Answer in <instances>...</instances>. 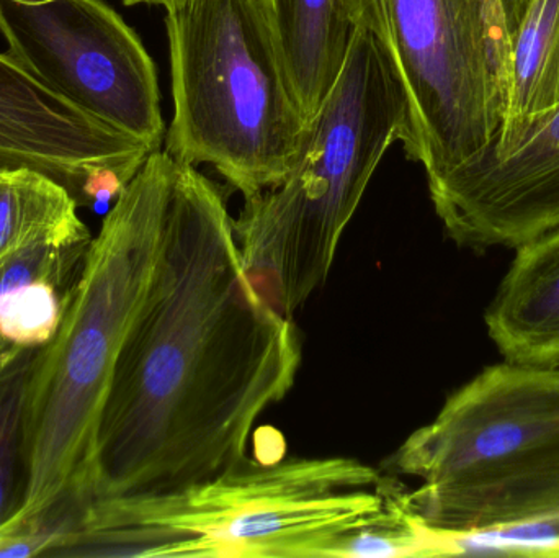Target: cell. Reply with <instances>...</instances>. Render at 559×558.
Listing matches in <instances>:
<instances>
[{
    "label": "cell",
    "instance_id": "6da1fadb",
    "mask_svg": "<svg viewBox=\"0 0 559 558\" xmlns=\"http://www.w3.org/2000/svg\"><path fill=\"white\" fill-rule=\"evenodd\" d=\"M301 359L295 321L246 274L225 193L176 159L163 251L98 419L95 500L179 494L238 467Z\"/></svg>",
    "mask_w": 559,
    "mask_h": 558
},
{
    "label": "cell",
    "instance_id": "7a4b0ae2",
    "mask_svg": "<svg viewBox=\"0 0 559 558\" xmlns=\"http://www.w3.org/2000/svg\"><path fill=\"white\" fill-rule=\"evenodd\" d=\"M383 474L450 556L559 558V372L501 363L449 395Z\"/></svg>",
    "mask_w": 559,
    "mask_h": 558
},
{
    "label": "cell",
    "instance_id": "3957f363",
    "mask_svg": "<svg viewBox=\"0 0 559 558\" xmlns=\"http://www.w3.org/2000/svg\"><path fill=\"white\" fill-rule=\"evenodd\" d=\"M403 488L352 458H246L179 494L92 501L59 557L337 558Z\"/></svg>",
    "mask_w": 559,
    "mask_h": 558
},
{
    "label": "cell",
    "instance_id": "277c9868",
    "mask_svg": "<svg viewBox=\"0 0 559 558\" xmlns=\"http://www.w3.org/2000/svg\"><path fill=\"white\" fill-rule=\"evenodd\" d=\"M174 166L163 147L153 151L117 197L58 331L36 354L25 412L28 497L20 517L69 485L94 490L98 419L163 251Z\"/></svg>",
    "mask_w": 559,
    "mask_h": 558
},
{
    "label": "cell",
    "instance_id": "5b68a950",
    "mask_svg": "<svg viewBox=\"0 0 559 558\" xmlns=\"http://www.w3.org/2000/svg\"><path fill=\"white\" fill-rule=\"evenodd\" d=\"M406 92L390 55L357 28L347 61L308 124L288 176L235 219L246 274L292 317L331 274L338 242L391 144L409 143Z\"/></svg>",
    "mask_w": 559,
    "mask_h": 558
},
{
    "label": "cell",
    "instance_id": "8992f818",
    "mask_svg": "<svg viewBox=\"0 0 559 558\" xmlns=\"http://www.w3.org/2000/svg\"><path fill=\"white\" fill-rule=\"evenodd\" d=\"M174 115L164 151L213 167L245 200L298 163L308 121L289 87L264 0H170Z\"/></svg>",
    "mask_w": 559,
    "mask_h": 558
},
{
    "label": "cell",
    "instance_id": "52a82bcc",
    "mask_svg": "<svg viewBox=\"0 0 559 558\" xmlns=\"http://www.w3.org/2000/svg\"><path fill=\"white\" fill-rule=\"evenodd\" d=\"M386 49L409 107L406 156L427 189L481 156L501 131L512 45L501 0H345Z\"/></svg>",
    "mask_w": 559,
    "mask_h": 558
},
{
    "label": "cell",
    "instance_id": "ba28073f",
    "mask_svg": "<svg viewBox=\"0 0 559 558\" xmlns=\"http://www.w3.org/2000/svg\"><path fill=\"white\" fill-rule=\"evenodd\" d=\"M9 55L56 94L160 150L166 123L156 64L102 0H0Z\"/></svg>",
    "mask_w": 559,
    "mask_h": 558
},
{
    "label": "cell",
    "instance_id": "9c48e42d",
    "mask_svg": "<svg viewBox=\"0 0 559 558\" xmlns=\"http://www.w3.org/2000/svg\"><path fill=\"white\" fill-rule=\"evenodd\" d=\"M445 235L476 252L515 249L559 225V107L501 131L429 189Z\"/></svg>",
    "mask_w": 559,
    "mask_h": 558
},
{
    "label": "cell",
    "instance_id": "30bf717a",
    "mask_svg": "<svg viewBox=\"0 0 559 558\" xmlns=\"http://www.w3.org/2000/svg\"><path fill=\"white\" fill-rule=\"evenodd\" d=\"M153 153L108 127L0 52V167H28L61 183L85 206V189L104 173L130 182Z\"/></svg>",
    "mask_w": 559,
    "mask_h": 558
},
{
    "label": "cell",
    "instance_id": "8fae6325",
    "mask_svg": "<svg viewBox=\"0 0 559 558\" xmlns=\"http://www.w3.org/2000/svg\"><path fill=\"white\" fill-rule=\"evenodd\" d=\"M92 239L82 223L20 249L0 264V360L51 341L78 287Z\"/></svg>",
    "mask_w": 559,
    "mask_h": 558
},
{
    "label": "cell",
    "instance_id": "7c38bea8",
    "mask_svg": "<svg viewBox=\"0 0 559 558\" xmlns=\"http://www.w3.org/2000/svg\"><path fill=\"white\" fill-rule=\"evenodd\" d=\"M485 313L504 363L559 369V225L514 249Z\"/></svg>",
    "mask_w": 559,
    "mask_h": 558
},
{
    "label": "cell",
    "instance_id": "4fadbf2b",
    "mask_svg": "<svg viewBox=\"0 0 559 558\" xmlns=\"http://www.w3.org/2000/svg\"><path fill=\"white\" fill-rule=\"evenodd\" d=\"M264 5L289 87L309 124L344 69L357 25L345 0H264Z\"/></svg>",
    "mask_w": 559,
    "mask_h": 558
},
{
    "label": "cell",
    "instance_id": "5bb4252c",
    "mask_svg": "<svg viewBox=\"0 0 559 558\" xmlns=\"http://www.w3.org/2000/svg\"><path fill=\"white\" fill-rule=\"evenodd\" d=\"M558 107L559 0H531L512 45L511 87L501 131Z\"/></svg>",
    "mask_w": 559,
    "mask_h": 558
},
{
    "label": "cell",
    "instance_id": "9a60e30c",
    "mask_svg": "<svg viewBox=\"0 0 559 558\" xmlns=\"http://www.w3.org/2000/svg\"><path fill=\"white\" fill-rule=\"evenodd\" d=\"M68 189L28 167H0V264L20 249L81 226Z\"/></svg>",
    "mask_w": 559,
    "mask_h": 558
},
{
    "label": "cell",
    "instance_id": "2e32d148",
    "mask_svg": "<svg viewBox=\"0 0 559 558\" xmlns=\"http://www.w3.org/2000/svg\"><path fill=\"white\" fill-rule=\"evenodd\" d=\"M38 349L16 351L0 360V527L23 513L28 497L25 412Z\"/></svg>",
    "mask_w": 559,
    "mask_h": 558
},
{
    "label": "cell",
    "instance_id": "e0dca14e",
    "mask_svg": "<svg viewBox=\"0 0 559 558\" xmlns=\"http://www.w3.org/2000/svg\"><path fill=\"white\" fill-rule=\"evenodd\" d=\"M406 494L404 487L380 521L348 537L337 558L449 557L445 536L411 511Z\"/></svg>",
    "mask_w": 559,
    "mask_h": 558
},
{
    "label": "cell",
    "instance_id": "ac0fdd59",
    "mask_svg": "<svg viewBox=\"0 0 559 558\" xmlns=\"http://www.w3.org/2000/svg\"><path fill=\"white\" fill-rule=\"evenodd\" d=\"M502 9H504L506 19H508L509 28H511L512 36H515L519 25H521L522 16L527 10L531 0H501Z\"/></svg>",
    "mask_w": 559,
    "mask_h": 558
},
{
    "label": "cell",
    "instance_id": "d6986e66",
    "mask_svg": "<svg viewBox=\"0 0 559 558\" xmlns=\"http://www.w3.org/2000/svg\"><path fill=\"white\" fill-rule=\"evenodd\" d=\"M170 0H123L124 5L133 7L140 5V3H147V5H163L166 7Z\"/></svg>",
    "mask_w": 559,
    "mask_h": 558
},
{
    "label": "cell",
    "instance_id": "ffe728a7",
    "mask_svg": "<svg viewBox=\"0 0 559 558\" xmlns=\"http://www.w3.org/2000/svg\"><path fill=\"white\" fill-rule=\"evenodd\" d=\"M558 372H559V369H558Z\"/></svg>",
    "mask_w": 559,
    "mask_h": 558
}]
</instances>
